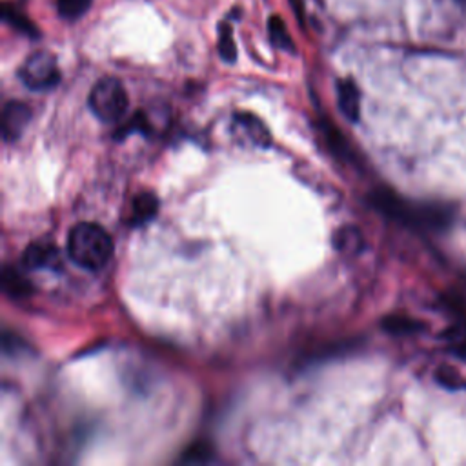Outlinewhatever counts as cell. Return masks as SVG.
Wrapping results in <instances>:
<instances>
[{
  "mask_svg": "<svg viewBox=\"0 0 466 466\" xmlns=\"http://www.w3.org/2000/svg\"><path fill=\"white\" fill-rule=\"evenodd\" d=\"M370 203L388 219L418 232H444L453 223V210L444 205L412 203L390 189H375Z\"/></svg>",
  "mask_w": 466,
  "mask_h": 466,
  "instance_id": "6da1fadb",
  "label": "cell"
},
{
  "mask_svg": "<svg viewBox=\"0 0 466 466\" xmlns=\"http://www.w3.org/2000/svg\"><path fill=\"white\" fill-rule=\"evenodd\" d=\"M68 255L81 268L99 272L113 255V241L102 226L79 223L68 235Z\"/></svg>",
  "mask_w": 466,
  "mask_h": 466,
  "instance_id": "7a4b0ae2",
  "label": "cell"
},
{
  "mask_svg": "<svg viewBox=\"0 0 466 466\" xmlns=\"http://www.w3.org/2000/svg\"><path fill=\"white\" fill-rule=\"evenodd\" d=\"M127 102V93L115 77L101 79L88 97L92 113L102 122H117L126 113Z\"/></svg>",
  "mask_w": 466,
  "mask_h": 466,
  "instance_id": "3957f363",
  "label": "cell"
},
{
  "mask_svg": "<svg viewBox=\"0 0 466 466\" xmlns=\"http://www.w3.org/2000/svg\"><path fill=\"white\" fill-rule=\"evenodd\" d=\"M22 84L33 92H46L60 83V70L55 55L49 51L31 53L19 70Z\"/></svg>",
  "mask_w": 466,
  "mask_h": 466,
  "instance_id": "277c9868",
  "label": "cell"
},
{
  "mask_svg": "<svg viewBox=\"0 0 466 466\" xmlns=\"http://www.w3.org/2000/svg\"><path fill=\"white\" fill-rule=\"evenodd\" d=\"M22 264L28 270H58L60 253L51 242H33L22 253Z\"/></svg>",
  "mask_w": 466,
  "mask_h": 466,
  "instance_id": "5b68a950",
  "label": "cell"
},
{
  "mask_svg": "<svg viewBox=\"0 0 466 466\" xmlns=\"http://www.w3.org/2000/svg\"><path fill=\"white\" fill-rule=\"evenodd\" d=\"M31 119V110L19 101H10L4 106V113H3V131H4V139L8 143L15 141L21 137V133L24 131V127L28 126Z\"/></svg>",
  "mask_w": 466,
  "mask_h": 466,
  "instance_id": "8992f818",
  "label": "cell"
},
{
  "mask_svg": "<svg viewBox=\"0 0 466 466\" xmlns=\"http://www.w3.org/2000/svg\"><path fill=\"white\" fill-rule=\"evenodd\" d=\"M338 101L343 115L348 120L357 122L361 115V93L357 84L352 79H345L338 83Z\"/></svg>",
  "mask_w": 466,
  "mask_h": 466,
  "instance_id": "52a82bcc",
  "label": "cell"
},
{
  "mask_svg": "<svg viewBox=\"0 0 466 466\" xmlns=\"http://www.w3.org/2000/svg\"><path fill=\"white\" fill-rule=\"evenodd\" d=\"M159 212V198L155 197V193L145 191L139 193L131 203V217L129 223L131 226H141L148 221H152Z\"/></svg>",
  "mask_w": 466,
  "mask_h": 466,
  "instance_id": "ba28073f",
  "label": "cell"
},
{
  "mask_svg": "<svg viewBox=\"0 0 466 466\" xmlns=\"http://www.w3.org/2000/svg\"><path fill=\"white\" fill-rule=\"evenodd\" d=\"M235 124H237V127H241V129L244 131V136H246L251 143H255V145H259V146H264V148L270 145V133H268V129H266L264 124H262L259 119H255L253 115L239 113V115H235Z\"/></svg>",
  "mask_w": 466,
  "mask_h": 466,
  "instance_id": "9c48e42d",
  "label": "cell"
},
{
  "mask_svg": "<svg viewBox=\"0 0 466 466\" xmlns=\"http://www.w3.org/2000/svg\"><path fill=\"white\" fill-rule=\"evenodd\" d=\"M382 328L391 336H410L423 330V324L418 319L405 315H390L382 319Z\"/></svg>",
  "mask_w": 466,
  "mask_h": 466,
  "instance_id": "30bf717a",
  "label": "cell"
},
{
  "mask_svg": "<svg viewBox=\"0 0 466 466\" xmlns=\"http://www.w3.org/2000/svg\"><path fill=\"white\" fill-rule=\"evenodd\" d=\"M3 288L8 295L15 297V299H21V297H28L33 288L30 285V281H26L17 270L13 268H4V276H3Z\"/></svg>",
  "mask_w": 466,
  "mask_h": 466,
  "instance_id": "8fae6325",
  "label": "cell"
},
{
  "mask_svg": "<svg viewBox=\"0 0 466 466\" xmlns=\"http://www.w3.org/2000/svg\"><path fill=\"white\" fill-rule=\"evenodd\" d=\"M268 31H270V40L274 46H277L279 49H285V51H294L295 46H294V40L286 30V24L281 17H272L270 19V24H268Z\"/></svg>",
  "mask_w": 466,
  "mask_h": 466,
  "instance_id": "7c38bea8",
  "label": "cell"
},
{
  "mask_svg": "<svg viewBox=\"0 0 466 466\" xmlns=\"http://www.w3.org/2000/svg\"><path fill=\"white\" fill-rule=\"evenodd\" d=\"M92 6V0H57V8L60 17L75 21L83 17Z\"/></svg>",
  "mask_w": 466,
  "mask_h": 466,
  "instance_id": "4fadbf2b",
  "label": "cell"
},
{
  "mask_svg": "<svg viewBox=\"0 0 466 466\" xmlns=\"http://www.w3.org/2000/svg\"><path fill=\"white\" fill-rule=\"evenodd\" d=\"M336 248L339 251H356L363 246V237H361V232L356 230V228H345V230H339L338 235H336V241H334Z\"/></svg>",
  "mask_w": 466,
  "mask_h": 466,
  "instance_id": "5bb4252c",
  "label": "cell"
},
{
  "mask_svg": "<svg viewBox=\"0 0 466 466\" xmlns=\"http://www.w3.org/2000/svg\"><path fill=\"white\" fill-rule=\"evenodd\" d=\"M212 455H214V450L208 443L197 441L182 452L180 462H207L212 459Z\"/></svg>",
  "mask_w": 466,
  "mask_h": 466,
  "instance_id": "9a60e30c",
  "label": "cell"
},
{
  "mask_svg": "<svg viewBox=\"0 0 466 466\" xmlns=\"http://www.w3.org/2000/svg\"><path fill=\"white\" fill-rule=\"evenodd\" d=\"M4 19H6V22L12 24L15 30H19V31H22V33H26V35H30V37H37V35H39V30L35 28V24H33L28 17H24L22 13H19L15 8H12V6H6V8H4Z\"/></svg>",
  "mask_w": 466,
  "mask_h": 466,
  "instance_id": "2e32d148",
  "label": "cell"
},
{
  "mask_svg": "<svg viewBox=\"0 0 466 466\" xmlns=\"http://www.w3.org/2000/svg\"><path fill=\"white\" fill-rule=\"evenodd\" d=\"M219 53L226 62H233L237 58V48L232 37L230 26L223 24L221 26V35H219Z\"/></svg>",
  "mask_w": 466,
  "mask_h": 466,
  "instance_id": "e0dca14e",
  "label": "cell"
},
{
  "mask_svg": "<svg viewBox=\"0 0 466 466\" xmlns=\"http://www.w3.org/2000/svg\"><path fill=\"white\" fill-rule=\"evenodd\" d=\"M459 3H462V4H464V3H466V0H459Z\"/></svg>",
  "mask_w": 466,
  "mask_h": 466,
  "instance_id": "ac0fdd59",
  "label": "cell"
}]
</instances>
